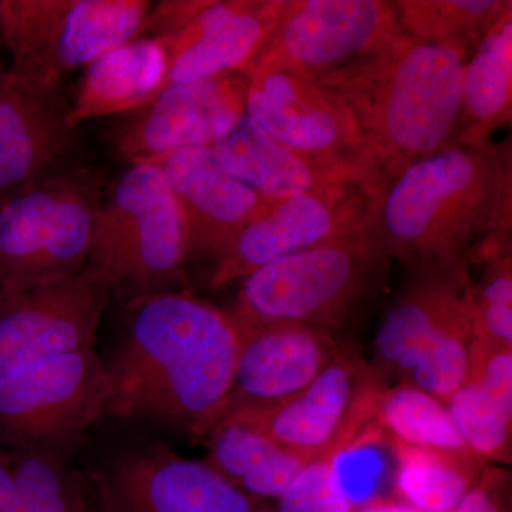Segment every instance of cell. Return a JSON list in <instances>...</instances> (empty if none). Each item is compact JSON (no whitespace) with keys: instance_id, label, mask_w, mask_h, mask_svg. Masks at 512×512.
<instances>
[{"instance_id":"cell-1","label":"cell","mask_w":512,"mask_h":512,"mask_svg":"<svg viewBox=\"0 0 512 512\" xmlns=\"http://www.w3.org/2000/svg\"><path fill=\"white\" fill-rule=\"evenodd\" d=\"M119 333L106 357V416L147 421L205 440L222 419L242 333L231 311L192 292L121 305Z\"/></svg>"},{"instance_id":"cell-2","label":"cell","mask_w":512,"mask_h":512,"mask_svg":"<svg viewBox=\"0 0 512 512\" xmlns=\"http://www.w3.org/2000/svg\"><path fill=\"white\" fill-rule=\"evenodd\" d=\"M467 59L402 33L372 55L313 80L345 103L362 137L372 197L463 136Z\"/></svg>"},{"instance_id":"cell-3","label":"cell","mask_w":512,"mask_h":512,"mask_svg":"<svg viewBox=\"0 0 512 512\" xmlns=\"http://www.w3.org/2000/svg\"><path fill=\"white\" fill-rule=\"evenodd\" d=\"M510 144H457L407 167L376 191L372 221L406 275L468 261L498 232L511 231Z\"/></svg>"},{"instance_id":"cell-4","label":"cell","mask_w":512,"mask_h":512,"mask_svg":"<svg viewBox=\"0 0 512 512\" xmlns=\"http://www.w3.org/2000/svg\"><path fill=\"white\" fill-rule=\"evenodd\" d=\"M392 262L370 218L349 234L262 266L242 281L231 313L241 328L299 323L336 335L380 292Z\"/></svg>"},{"instance_id":"cell-5","label":"cell","mask_w":512,"mask_h":512,"mask_svg":"<svg viewBox=\"0 0 512 512\" xmlns=\"http://www.w3.org/2000/svg\"><path fill=\"white\" fill-rule=\"evenodd\" d=\"M183 215L157 165H131L106 188L86 269L120 305L191 292Z\"/></svg>"},{"instance_id":"cell-6","label":"cell","mask_w":512,"mask_h":512,"mask_svg":"<svg viewBox=\"0 0 512 512\" xmlns=\"http://www.w3.org/2000/svg\"><path fill=\"white\" fill-rule=\"evenodd\" d=\"M106 192L103 173L82 165L0 200V293L82 274Z\"/></svg>"},{"instance_id":"cell-7","label":"cell","mask_w":512,"mask_h":512,"mask_svg":"<svg viewBox=\"0 0 512 512\" xmlns=\"http://www.w3.org/2000/svg\"><path fill=\"white\" fill-rule=\"evenodd\" d=\"M110 387L96 349L52 357L0 376V450L69 464L106 416Z\"/></svg>"},{"instance_id":"cell-8","label":"cell","mask_w":512,"mask_h":512,"mask_svg":"<svg viewBox=\"0 0 512 512\" xmlns=\"http://www.w3.org/2000/svg\"><path fill=\"white\" fill-rule=\"evenodd\" d=\"M147 0H0V39L13 72L59 84L141 35Z\"/></svg>"},{"instance_id":"cell-9","label":"cell","mask_w":512,"mask_h":512,"mask_svg":"<svg viewBox=\"0 0 512 512\" xmlns=\"http://www.w3.org/2000/svg\"><path fill=\"white\" fill-rule=\"evenodd\" d=\"M86 481L100 512L269 511L207 461L180 456L163 441L128 440L109 448Z\"/></svg>"},{"instance_id":"cell-10","label":"cell","mask_w":512,"mask_h":512,"mask_svg":"<svg viewBox=\"0 0 512 512\" xmlns=\"http://www.w3.org/2000/svg\"><path fill=\"white\" fill-rule=\"evenodd\" d=\"M386 387L359 350L343 343L335 359L291 399L272 409L222 421L247 426L315 460L333 450L346 453L362 439Z\"/></svg>"},{"instance_id":"cell-11","label":"cell","mask_w":512,"mask_h":512,"mask_svg":"<svg viewBox=\"0 0 512 512\" xmlns=\"http://www.w3.org/2000/svg\"><path fill=\"white\" fill-rule=\"evenodd\" d=\"M402 33L392 2H289L274 33L245 72L272 66L319 80L372 55Z\"/></svg>"},{"instance_id":"cell-12","label":"cell","mask_w":512,"mask_h":512,"mask_svg":"<svg viewBox=\"0 0 512 512\" xmlns=\"http://www.w3.org/2000/svg\"><path fill=\"white\" fill-rule=\"evenodd\" d=\"M372 192L348 181L276 200L214 262L211 288L244 281L262 266L299 254L363 227L372 218Z\"/></svg>"},{"instance_id":"cell-13","label":"cell","mask_w":512,"mask_h":512,"mask_svg":"<svg viewBox=\"0 0 512 512\" xmlns=\"http://www.w3.org/2000/svg\"><path fill=\"white\" fill-rule=\"evenodd\" d=\"M248 90L245 72L175 84L120 121L111 143L131 165H157L175 151L210 147L244 119Z\"/></svg>"},{"instance_id":"cell-14","label":"cell","mask_w":512,"mask_h":512,"mask_svg":"<svg viewBox=\"0 0 512 512\" xmlns=\"http://www.w3.org/2000/svg\"><path fill=\"white\" fill-rule=\"evenodd\" d=\"M59 84L0 73V200L82 167L83 141Z\"/></svg>"},{"instance_id":"cell-15","label":"cell","mask_w":512,"mask_h":512,"mask_svg":"<svg viewBox=\"0 0 512 512\" xmlns=\"http://www.w3.org/2000/svg\"><path fill=\"white\" fill-rule=\"evenodd\" d=\"M245 73L249 119L296 153L355 168L370 188L362 137L335 93L281 67L259 66Z\"/></svg>"},{"instance_id":"cell-16","label":"cell","mask_w":512,"mask_h":512,"mask_svg":"<svg viewBox=\"0 0 512 512\" xmlns=\"http://www.w3.org/2000/svg\"><path fill=\"white\" fill-rule=\"evenodd\" d=\"M110 301L109 288L89 269L56 284L0 293V376L94 349Z\"/></svg>"},{"instance_id":"cell-17","label":"cell","mask_w":512,"mask_h":512,"mask_svg":"<svg viewBox=\"0 0 512 512\" xmlns=\"http://www.w3.org/2000/svg\"><path fill=\"white\" fill-rule=\"evenodd\" d=\"M242 343L222 420L272 409L305 389L342 349L335 333L299 323L241 328Z\"/></svg>"},{"instance_id":"cell-18","label":"cell","mask_w":512,"mask_h":512,"mask_svg":"<svg viewBox=\"0 0 512 512\" xmlns=\"http://www.w3.org/2000/svg\"><path fill=\"white\" fill-rule=\"evenodd\" d=\"M157 167L183 215L188 259L217 262L276 201L224 173L208 147L175 151Z\"/></svg>"},{"instance_id":"cell-19","label":"cell","mask_w":512,"mask_h":512,"mask_svg":"<svg viewBox=\"0 0 512 512\" xmlns=\"http://www.w3.org/2000/svg\"><path fill=\"white\" fill-rule=\"evenodd\" d=\"M288 6L289 0L201 2L190 25L168 40L170 59L161 92L175 84L245 72Z\"/></svg>"},{"instance_id":"cell-20","label":"cell","mask_w":512,"mask_h":512,"mask_svg":"<svg viewBox=\"0 0 512 512\" xmlns=\"http://www.w3.org/2000/svg\"><path fill=\"white\" fill-rule=\"evenodd\" d=\"M471 296L470 268L463 264L407 275L384 312L373 342L372 365L387 386L410 375L430 343Z\"/></svg>"},{"instance_id":"cell-21","label":"cell","mask_w":512,"mask_h":512,"mask_svg":"<svg viewBox=\"0 0 512 512\" xmlns=\"http://www.w3.org/2000/svg\"><path fill=\"white\" fill-rule=\"evenodd\" d=\"M208 150L224 173L272 200L348 181H362L367 185L365 177L355 168L316 160L285 147L247 114Z\"/></svg>"},{"instance_id":"cell-22","label":"cell","mask_w":512,"mask_h":512,"mask_svg":"<svg viewBox=\"0 0 512 512\" xmlns=\"http://www.w3.org/2000/svg\"><path fill=\"white\" fill-rule=\"evenodd\" d=\"M170 59V42L138 36L104 53L86 67L70 121L130 114L143 109L161 92Z\"/></svg>"},{"instance_id":"cell-23","label":"cell","mask_w":512,"mask_h":512,"mask_svg":"<svg viewBox=\"0 0 512 512\" xmlns=\"http://www.w3.org/2000/svg\"><path fill=\"white\" fill-rule=\"evenodd\" d=\"M204 441L205 461L229 484L256 500H278L313 461L231 421L218 423Z\"/></svg>"},{"instance_id":"cell-24","label":"cell","mask_w":512,"mask_h":512,"mask_svg":"<svg viewBox=\"0 0 512 512\" xmlns=\"http://www.w3.org/2000/svg\"><path fill=\"white\" fill-rule=\"evenodd\" d=\"M464 127L458 144L491 141L512 113V10L481 40L464 67Z\"/></svg>"},{"instance_id":"cell-25","label":"cell","mask_w":512,"mask_h":512,"mask_svg":"<svg viewBox=\"0 0 512 512\" xmlns=\"http://www.w3.org/2000/svg\"><path fill=\"white\" fill-rule=\"evenodd\" d=\"M397 460V491L421 512H448L476 485L488 464L476 456L424 450L389 440Z\"/></svg>"},{"instance_id":"cell-26","label":"cell","mask_w":512,"mask_h":512,"mask_svg":"<svg viewBox=\"0 0 512 512\" xmlns=\"http://www.w3.org/2000/svg\"><path fill=\"white\" fill-rule=\"evenodd\" d=\"M406 35L456 50L470 59L481 40L512 10L505 0L392 2Z\"/></svg>"},{"instance_id":"cell-27","label":"cell","mask_w":512,"mask_h":512,"mask_svg":"<svg viewBox=\"0 0 512 512\" xmlns=\"http://www.w3.org/2000/svg\"><path fill=\"white\" fill-rule=\"evenodd\" d=\"M373 421L387 440L424 450L474 456L461 439L446 403L412 383L387 386L377 403Z\"/></svg>"},{"instance_id":"cell-28","label":"cell","mask_w":512,"mask_h":512,"mask_svg":"<svg viewBox=\"0 0 512 512\" xmlns=\"http://www.w3.org/2000/svg\"><path fill=\"white\" fill-rule=\"evenodd\" d=\"M22 512H100L86 478L32 451H3Z\"/></svg>"},{"instance_id":"cell-29","label":"cell","mask_w":512,"mask_h":512,"mask_svg":"<svg viewBox=\"0 0 512 512\" xmlns=\"http://www.w3.org/2000/svg\"><path fill=\"white\" fill-rule=\"evenodd\" d=\"M446 406L468 450L485 463L511 464L512 397L468 380Z\"/></svg>"},{"instance_id":"cell-30","label":"cell","mask_w":512,"mask_h":512,"mask_svg":"<svg viewBox=\"0 0 512 512\" xmlns=\"http://www.w3.org/2000/svg\"><path fill=\"white\" fill-rule=\"evenodd\" d=\"M474 345L476 332L470 296L430 343L404 382L446 403L470 377Z\"/></svg>"},{"instance_id":"cell-31","label":"cell","mask_w":512,"mask_h":512,"mask_svg":"<svg viewBox=\"0 0 512 512\" xmlns=\"http://www.w3.org/2000/svg\"><path fill=\"white\" fill-rule=\"evenodd\" d=\"M343 453L333 450L315 458L268 512H355L339 476Z\"/></svg>"},{"instance_id":"cell-32","label":"cell","mask_w":512,"mask_h":512,"mask_svg":"<svg viewBox=\"0 0 512 512\" xmlns=\"http://www.w3.org/2000/svg\"><path fill=\"white\" fill-rule=\"evenodd\" d=\"M508 474L501 468H485L466 497L448 512H507L505 493L510 480Z\"/></svg>"},{"instance_id":"cell-33","label":"cell","mask_w":512,"mask_h":512,"mask_svg":"<svg viewBox=\"0 0 512 512\" xmlns=\"http://www.w3.org/2000/svg\"><path fill=\"white\" fill-rule=\"evenodd\" d=\"M16 493L12 471L6 458L0 453V512H6L15 504Z\"/></svg>"},{"instance_id":"cell-34","label":"cell","mask_w":512,"mask_h":512,"mask_svg":"<svg viewBox=\"0 0 512 512\" xmlns=\"http://www.w3.org/2000/svg\"><path fill=\"white\" fill-rule=\"evenodd\" d=\"M355 512H421L407 503H394V501L376 500L367 503Z\"/></svg>"},{"instance_id":"cell-35","label":"cell","mask_w":512,"mask_h":512,"mask_svg":"<svg viewBox=\"0 0 512 512\" xmlns=\"http://www.w3.org/2000/svg\"><path fill=\"white\" fill-rule=\"evenodd\" d=\"M0 73H2V70H0Z\"/></svg>"}]
</instances>
